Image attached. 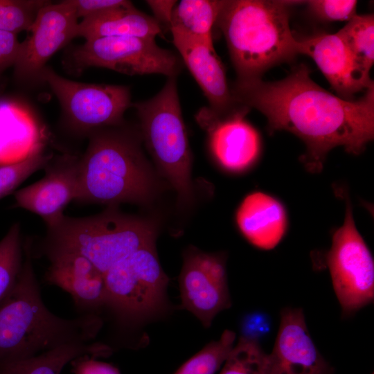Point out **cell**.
<instances>
[{
    "instance_id": "1",
    "label": "cell",
    "mask_w": 374,
    "mask_h": 374,
    "mask_svg": "<svg viewBox=\"0 0 374 374\" xmlns=\"http://www.w3.org/2000/svg\"><path fill=\"white\" fill-rule=\"evenodd\" d=\"M230 89L238 104L265 116L270 131L290 132L305 143L303 161L311 172L321 170L332 148L359 154L373 139L374 85L358 99L344 100L314 82L310 69L300 64L280 80H236Z\"/></svg>"
},
{
    "instance_id": "2",
    "label": "cell",
    "mask_w": 374,
    "mask_h": 374,
    "mask_svg": "<svg viewBox=\"0 0 374 374\" xmlns=\"http://www.w3.org/2000/svg\"><path fill=\"white\" fill-rule=\"evenodd\" d=\"M17 279L0 303V363L30 357L65 344L87 343L103 322L96 314L64 319L44 305L31 261L30 242Z\"/></svg>"
},
{
    "instance_id": "3",
    "label": "cell",
    "mask_w": 374,
    "mask_h": 374,
    "mask_svg": "<svg viewBox=\"0 0 374 374\" xmlns=\"http://www.w3.org/2000/svg\"><path fill=\"white\" fill-rule=\"evenodd\" d=\"M87 135V148L79 157L74 202L107 206L148 202L154 195L155 179L141 147L140 131L124 123Z\"/></svg>"
},
{
    "instance_id": "4",
    "label": "cell",
    "mask_w": 374,
    "mask_h": 374,
    "mask_svg": "<svg viewBox=\"0 0 374 374\" xmlns=\"http://www.w3.org/2000/svg\"><path fill=\"white\" fill-rule=\"evenodd\" d=\"M301 2L224 0L215 25L225 38L237 80L261 79L270 68L299 54L290 10Z\"/></svg>"
},
{
    "instance_id": "5",
    "label": "cell",
    "mask_w": 374,
    "mask_h": 374,
    "mask_svg": "<svg viewBox=\"0 0 374 374\" xmlns=\"http://www.w3.org/2000/svg\"><path fill=\"white\" fill-rule=\"evenodd\" d=\"M46 254L71 252L91 262L104 274L136 251L154 245L155 226L150 222L121 213L117 206L86 217L62 215L46 226Z\"/></svg>"
},
{
    "instance_id": "6",
    "label": "cell",
    "mask_w": 374,
    "mask_h": 374,
    "mask_svg": "<svg viewBox=\"0 0 374 374\" xmlns=\"http://www.w3.org/2000/svg\"><path fill=\"white\" fill-rule=\"evenodd\" d=\"M140 121V133L162 175L181 203L193 198L191 152L184 123L177 77H169L152 98L132 103Z\"/></svg>"
},
{
    "instance_id": "7",
    "label": "cell",
    "mask_w": 374,
    "mask_h": 374,
    "mask_svg": "<svg viewBox=\"0 0 374 374\" xmlns=\"http://www.w3.org/2000/svg\"><path fill=\"white\" fill-rule=\"evenodd\" d=\"M106 306L125 323H135L159 313L165 307L168 278L154 244L143 247L105 273Z\"/></svg>"
},
{
    "instance_id": "8",
    "label": "cell",
    "mask_w": 374,
    "mask_h": 374,
    "mask_svg": "<svg viewBox=\"0 0 374 374\" xmlns=\"http://www.w3.org/2000/svg\"><path fill=\"white\" fill-rule=\"evenodd\" d=\"M74 71L103 67L129 75L161 74L177 77L182 62L172 51L159 46L154 38L105 37L85 40L71 52Z\"/></svg>"
},
{
    "instance_id": "9",
    "label": "cell",
    "mask_w": 374,
    "mask_h": 374,
    "mask_svg": "<svg viewBox=\"0 0 374 374\" xmlns=\"http://www.w3.org/2000/svg\"><path fill=\"white\" fill-rule=\"evenodd\" d=\"M326 262L343 315L353 314L373 302V258L355 226L349 202L344 224L332 235Z\"/></svg>"
},
{
    "instance_id": "10",
    "label": "cell",
    "mask_w": 374,
    "mask_h": 374,
    "mask_svg": "<svg viewBox=\"0 0 374 374\" xmlns=\"http://www.w3.org/2000/svg\"><path fill=\"white\" fill-rule=\"evenodd\" d=\"M40 81L51 87L71 125L87 134L124 124V114L132 105L126 86L75 82L47 66L41 73Z\"/></svg>"
},
{
    "instance_id": "11",
    "label": "cell",
    "mask_w": 374,
    "mask_h": 374,
    "mask_svg": "<svg viewBox=\"0 0 374 374\" xmlns=\"http://www.w3.org/2000/svg\"><path fill=\"white\" fill-rule=\"evenodd\" d=\"M179 288L183 307L204 327H209L214 317L231 305L224 257L188 249L184 255Z\"/></svg>"
},
{
    "instance_id": "12",
    "label": "cell",
    "mask_w": 374,
    "mask_h": 374,
    "mask_svg": "<svg viewBox=\"0 0 374 374\" xmlns=\"http://www.w3.org/2000/svg\"><path fill=\"white\" fill-rule=\"evenodd\" d=\"M172 42L208 101V107L196 115L197 123L206 130L216 121L241 109L243 105L233 99L225 69L213 44L195 39L175 30Z\"/></svg>"
},
{
    "instance_id": "13",
    "label": "cell",
    "mask_w": 374,
    "mask_h": 374,
    "mask_svg": "<svg viewBox=\"0 0 374 374\" xmlns=\"http://www.w3.org/2000/svg\"><path fill=\"white\" fill-rule=\"evenodd\" d=\"M78 24L71 0L53 3L49 1L39 11L29 31L31 35L21 42L14 65V75L20 82L40 81V75L50 57L76 37Z\"/></svg>"
},
{
    "instance_id": "14",
    "label": "cell",
    "mask_w": 374,
    "mask_h": 374,
    "mask_svg": "<svg viewBox=\"0 0 374 374\" xmlns=\"http://www.w3.org/2000/svg\"><path fill=\"white\" fill-rule=\"evenodd\" d=\"M263 374H332L308 329L301 308H285L274 348L267 355Z\"/></svg>"
},
{
    "instance_id": "15",
    "label": "cell",
    "mask_w": 374,
    "mask_h": 374,
    "mask_svg": "<svg viewBox=\"0 0 374 374\" xmlns=\"http://www.w3.org/2000/svg\"><path fill=\"white\" fill-rule=\"evenodd\" d=\"M44 169L41 179L15 191L14 197L15 206L39 215L48 226L64 215L66 206L77 197L79 157L58 156Z\"/></svg>"
},
{
    "instance_id": "16",
    "label": "cell",
    "mask_w": 374,
    "mask_h": 374,
    "mask_svg": "<svg viewBox=\"0 0 374 374\" xmlns=\"http://www.w3.org/2000/svg\"><path fill=\"white\" fill-rule=\"evenodd\" d=\"M299 53L314 60L338 96L344 100H353L358 93L374 85L336 33L299 39Z\"/></svg>"
},
{
    "instance_id": "17",
    "label": "cell",
    "mask_w": 374,
    "mask_h": 374,
    "mask_svg": "<svg viewBox=\"0 0 374 374\" xmlns=\"http://www.w3.org/2000/svg\"><path fill=\"white\" fill-rule=\"evenodd\" d=\"M50 265L46 282L57 286L72 298L84 314L106 305L105 274L85 257L71 252L47 253Z\"/></svg>"
},
{
    "instance_id": "18",
    "label": "cell",
    "mask_w": 374,
    "mask_h": 374,
    "mask_svg": "<svg viewBox=\"0 0 374 374\" xmlns=\"http://www.w3.org/2000/svg\"><path fill=\"white\" fill-rule=\"evenodd\" d=\"M249 111L244 107L206 130L215 159L227 170L242 171L253 164L260 155V134L244 118Z\"/></svg>"
},
{
    "instance_id": "19",
    "label": "cell",
    "mask_w": 374,
    "mask_h": 374,
    "mask_svg": "<svg viewBox=\"0 0 374 374\" xmlns=\"http://www.w3.org/2000/svg\"><path fill=\"white\" fill-rule=\"evenodd\" d=\"M238 226L244 237L261 249H271L282 240L287 229L284 207L262 192L248 195L236 213Z\"/></svg>"
},
{
    "instance_id": "20",
    "label": "cell",
    "mask_w": 374,
    "mask_h": 374,
    "mask_svg": "<svg viewBox=\"0 0 374 374\" xmlns=\"http://www.w3.org/2000/svg\"><path fill=\"white\" fill-rule=\"evenodd\" d=\"M161 31L154 17L141 12L128 1L122 6L82 19L78 24L76 37L85 40L123 36L155 39Z\"/></svg>"
},
{
    "instance_id": "21",
    "label": "cell",
    "mask_w": 374,
    "mask_h": 374,
    "mask_svg": "<svg viewBox=\"0 0 374 374\" xmlns=\"http://www.w3.org/2000/svg\"><path fill=\"white\" fill-rule=\"evenodd\" d=\"M110 354V348L98 343L65 344L38 355L0 363V374H60L77 358H98Z\"/></svg>"
},
{
    "instance_id": "22",
    "label": "cell",
    "mask_w": 374,
    "mask_h": 374,
    "mask_svg": "<svg viewBox=\"0 0 374 374\" xmlns=\"http://www.w3.org/2000/svg\"><path fill=\"white\" fill-rule=\"evenodd\" d=\"M224 0H182L175 5L170 28L213 44L212 29Z\"/></svg>"
},
{
    "instance_id": "23",
    "label": "cell",
    "mask_w": 374,
    "mask_h": 374,
    "mask_svg": "<svg viewBox=\"0 0 374 374\" xmlns=\"http://www.w3.org/2000/svg\"><path fill=\"white\" fill-rule=\"evenodd\" d=\"M336 33L358 66L370 75L374 62V15L357 14Z\"/></svg>"
},
{
    "instance_id": "24",
    "label": "cell",
    "mask_w": 374,
    "mask_h": 374,
    "mask_svg": "<svg viewBox=\"0 0 374 374\" xmlns=\"http://www.w3.org/2000/svg\"><path fill=\"white\" fill-rule=\"evenodd\" d=\"M19 223L13 224L0 240V303L13 287L23 263Z\"/></svg>"
},
{
    "instance_id": "25",
    "label": "cell",
    "mask_w": 374,
    "mask_h": 374,
    "mask_svg": "<svg viewBox=\"0 0 374 374\" xmlns=\"http://www.w3.org/2000/svg\"><path fill=\"white\" fill-rule=\"evenodd\" d=\"M235 333L226 330L221 337L210 342L186 361L173 374H215L234 346Z\"/></svg>"
},
{
    "instance_id": "26",
    "label": "cell",
    "mask_w": 374,
    "mask_h": 374,
    "mask_svg": "<svg viewBox=\"0 0 374 374\" xmlns=\"http://www.w3.org/2000/svg\"><path fill=\"white\" fill-rule=\"evenodd\" d=\"M267 355L258 342L240 337L224 362L220 374H263Z\"/></svg>"
},
{
    "instance_id": "27",
    "label": "cell",
    "mask_w": 374,
    "mask_h": 374,
    "mask_svg": "<svg viewBox=\"0 0 374 374\" xmlns=\"http://www.w3.org/2000/svg\"><path fill=\"white\" fill-rule=\"evenodd\" d=\"M53 158L41 145L22 160L0 166V199L15 192L34 172L44 168Z\"/></svg>"
},
{
    "instance_id": "28",
    "label": "cell",
    "mask_w": 374,
    "mask_h": 374,
    "mask_svg": "<svg viewBox=\"0 0 374 374\" xmlns=\"http://www.w3.org/2000/svg\"><path fill=\"white\" fill-rule=\"evenodd\" d=\"M48 1L0 0V30L17 35L29 31L40 9Z\"/></svg>"
},
{
    "instance_id": "29",
    "label": "cell",
    "mask_w": 374,
    "mask_h": 374,
    "mask_svg": "<svg viewBox=\"0 0 374 374\" xmlns=\"http://www.w3.org/2000/svg\"><path fill=\"white\" fill-rule=\"evenodd\" d=\"M309 12L322 21H348L357 15L355 0L305 1Z\"/></svg>"
},
{
    "instance_id": "30",
    "label": "cell",
    "mask_w": 374,
    "mask_h": 374,
    "mask_svg": "<svg viewBox=\"0 0 374 374\" xmlns=\"http://www.w3.org/2000/svg\"><path fill=\"white\" fill-rule=\"evenodd\" d=\"M271 330V319L262 312L247 314L241 322V337L257 341L265 337Z\"/></svg>"
},
{
    "instance_id": "31",
    "label": "cell",
    "mask_w": 374,
    "mask_h": 374,
    "mask_svg": "<svg viewBox=\"0 0 374 374\" xmlns=\"http://www.w3.org/2000/svg\"><path fill=\"white\" fill-rule=\"evenodd\" d=\"M21 44L16 34L0 30V76L8 68L14 66Z\"/></svg>"
},
{
    "instance_id": "32",
    "label": "cell",
    "mask_w": 374,
    "mask_h": 374,
    "mask_svg": "<svg viewBox=\"0 0 374 374\" xmlns=\"http://www.w3.org/2000/svg\"><path fill=\"white\" fill-rule=\"evenodd\" d=\"M76 17L82 19L126 3L125 0H71Z\"/></svg>"
},
{
    "instance_id": "33",
    "label": "cell",
    "mask_w": 374,
    "mask_h": 374,
    "mask_svg": "<svg viewBox=\"0 0 374 374\" xmlns=\"http://www.w3.org/2000/svg\"><path fill=\"white\" fill-rule=\"evenodd\" d=\"M73 374H121L114 366L91 357H82L71 362Z\"/></svg>"
},
{
    "instance_id": "34",
    "label": "cell",
    "mask_w": 374,
    "mask_h": 374,
    "mask_svg": "<svg viewBox=\"0 0 374 374\" xmlns=\"http://www.w3.org/2000/svg\"><path fill=\"white\" fill-rule=\"evenodd\" d=\"M147 4L152 10L155 20L160 25H165L170 30L172 12L177 4L176 1L168 0H149Z\"/></svg>"
}]
</instances>
